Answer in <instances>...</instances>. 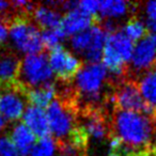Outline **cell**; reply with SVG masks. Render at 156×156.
Here are the masks:
<instances>
[{"instance_id":"2e32d148","label":"cell","mask_w":156,"mask_h":156,"mask_svg":"<svg viewBox=\"0 0 156 156\" xmlns=\"http://www.w3.org/2000/svg\"><path fill=\"white\" fill-rule=\"evenodd\" d=\"M10 138L17 149L20 156H28L37 141L35 135L24 123H18L14 126Z\"/></svg>"},{"instance_id":"9a60e30c","label":"cell","mask_w":156,"mask_h":156,"mask_svg":"<svg viewBox=\"0 0 156 156\" xmlns=\"http://www.w3.org/2000/svg\"><path fill=\"white\" fill-rule=\"evenodd\" d=\"M136 10V3L122 0H105L100 1L98 15L100 20H112L124 16L129 12H135Z\"/></svg>"},{"instance_id":"7402d4cb","label":"cell","mask_w":156,"mask_h":156,"mask_svg":"<svg viewBox=\"0 0 156 156\" xmlns=\"http://www.w3.org/2000/svg\"><path fill=\"white\" fill-rule=\"evenodd\" d=\"M0 156H20L17 149L9 136L0 135Z\"/></svg>"},{"instance_id":"f1b7e54d","label":"cell","mask_w":156,"mask_h":156,"mask_svg":"<svg viewBox=\"0 0 156 156\" xmlns=\"http://www.w3.org/2000/svg\"><path fill=\"white\" fill-rule=\"evenodd\" d=\"M134 156H147V155H145V154H138V155H134Z\"/></svg>"},{"instance_id":"f546056e","label":"cell","mask_w":156,"mask_h":156,"mask_svg":"<svg viewBox=\"0 0 156 156\" xmlns=\"http://www.w3.org/2000/svg\"><path fill=\"white\" fill-rule=\"evenodd\" d=\"M154 156H156V147H155V149H154Z\"/></svg>"},{"instance_id":"ba28073f","label":"cell","mask_w":156,"mask_h":156,"mask_svg":"<svg viewBox=\"0 0 156 156\" xmlns=\"http://www.w3.org/2000/svg\"><path fill=\"white\" fill-rule=\"evenodd\" d=\"M48 62L52 73L56 74L58 80L62 83H71L83 66V63L79 59L61 45L49 50Z\"/></svg>"},{"instance_id":"ffe728a7","label":"cell","mask_w":156,"mask_h":156,"mask_svg":"<svg viewBox=\"0 0 156 156\" xmlns=\"http://www.w3.org/2000/svg\"><path fill=\"white\" fill-rule=\"evenodd\" d=\"M66 37L61 27L59 26L58 28L50 29V30H44L41 31V39L43 43L44 48L48 50H51L56 46L60 45V42L64 40Z\"/></svg>"},{"instance_id":"30bf717a","label":"cell","mask_w":156,"mask_h":156,"mask_svg":"<svg viewBox=\"0 0 156 156\" xmlns=\"http://www.w3.org/2000/svg\"><path fill=\"white\" fill-rule=\"evenodd\" d=\"M94 25H100L98 15H89L76 8L65 14L60 27L65 35H74L91 28Z\"/></svg>"},{"instance_id":"4dcf8cb0","label":"cell","mask_w":156,"mask_h":156,"mask_svg":"<svg viewBox=\"0 0 156 156\" xmlns=\"http://www.w3.org/2000/svg\"><path fill=\"white\" fill-rule=\"evenodd\" d=\"M0 98H1V96H0Z\"/></svg>"},{"instance_id":"44dd1931","label":"cell","mask_w":156,"mask_h":156,"mask_svg":"<svg viewBox=\"0 0 156 156\" xmlns=\"http://www.w3.org/2000/svg\"><path fill=\"white\" fill-rule=\"evenodd\" d=\"M56 150V142L51 137H44L33 145L30 156H51Z\"/></svg>"},{"instance_id":"52a82bcc","label":"cell","mask_w":156,"mask_h":156,"mask_svg":"<svg viewBox=\"0 0 156 156\" xmlns=\"http://www.w3.org/2000/svg\"><path fill=\"white\" fill-rule=\"evenodd\" d=\"M129 62L126 78L135 81L137 76L142 77L147 72L156 69V45L149 34L135 45Z\"/></svg>"},{"instance_id":"8fae6325","label":"cell","mask_w":156,"mask_h":156,"mask_svg":"<svg viewBox=\"0 0 156 156\" xmlns=\"http://www.w3.org/2000/svg\"><path fill=\"white\" fill-rule=\"evenodd\" d=\"M25 93L20 90L5 91L0 98V112L7 121H16L23 117L25 110Z\"/></svg>"},{"instance_id":"d4e9b609","label":"cell","mask_w":156,"mask_h":156,"mask_svg":"<svg viewBox=\"0 0 156 156\" xmlns=\"http://www.w3.org/2000/svg\"><path fill=\"white\" fill-rule=\"evenodd\" d=\"M145 13L147 18L156 20V1H150L145 3Z\"/></svg>"},{"instance_id":"cb8c5ba5","label":"cell","mask_w":156,"mask_h":156,"mask_svg":"<svg viewBox=\"0 0 156 156\" xmlns=\"http://www.w3.org/2000/svg\"><path fill=\"white\" fill-rule=\"evenodd\" d=\"M8 35H9V29H8V25L5 24V20H2L1 18H0V47L5 44Z\"/></svg>"},{"instance_id":"4fadbf2b","label":"cell","mask_w":156,"mask_h":156,"mask_svg":"<svg viewBox=\"0 0 156 156\" xmlns=\"http://www.w3.org/2000/svg\"><path fill=\"white\" fill-rule=\"evenodd\" d=\"M33 23L40 30H50L58 28L62 22V15L54 8L37 5L31 14Z\"/></svg>"},{"instance_id":"6da1fadb","label":"cell","mask_w":156,"mask_h":156,"mask_svg":"<svg viewBox=\"0 0 156 156\" xmlns=\"http://www.w3.org/2000/svg\"><path fill=\"white\" fill-rule=\"evenodd\" d=\"M111 134L123 142V156L143 151H154L156 147V117L124 110H113L110 120Z\"/></svg>"},{"instance_id":"4316f807","label":"cell","mask_w":156,"mask_h":156,"mask_svg":"<svg viewBox=\"0 0 156 156\" xmlns=\"http://www.w3.org/2000/svg\"><path fill=\"white\" fill-rule=\"evenodd\" d=\"M7 124H8V121L2 117V115H0V132L5 129V127L7 126Z\"/></svg>"},{"instance_id":"e0dca14e","label":"cell","mask_w":156,"mask_h":156,"mask_svg":"<svg viewBox=\"0 0 156 156\" xmlns=\"http://www.w3.org/2000/svg\"><path fill=\"white\" fill-rule=\"evenodd\" d=\"M26 101L30 104V106L42 108L47 107L56 98V87L54 83H49L43 85L41 87L29 89L25 93Z\"/></svg>"},{"instance_id":"3957f363","label":"cell","mask_w":156,"mask_h":156,"mask_svg":"<svg viewBox=\"0 0 156 156\" xmlns=\"http://www.w3.org/2000/svg\"><path fill=\"white\" fill-rule=\"evenodd\" d=\"M111 103L113 110H124L156 117V107L149 105L141 96L138 81L122 78L113 81Z\"/></svg>"},{"instance_id":"9c48e42d","label":"cell","mask_w":156,"mask_h":156,"mask_svg":"<svg viewBox=\"0 0 156 156\" xmlns=\"http://www.w3.org/2000/svg\"><path fill=\"white\" fill-rule=\"evenodd\" d=\"M20 60L15 51L0 47V89L11 90L17 83Z\"/></svg>"},{"instance_id":"ac0fdd59","label":"cell","mask_w":156,"mask_h":156,"mask_svg":"<svg viewBox=\"0 0 156 156\" xmlns=\"http://www.w3.org/2000/svg\"><path fill=\"white\" fill-rule=\"evenodd\" d=\"M138 88L143 100L149 105L156 107V69L147 72L141 77Z\"/></svg>"},{"instance_id":"484cf974","label":"cell","mask_w":156,"mask_h":156,"mask_svg":"<svg viewBox=\"0 0 156 156\" xmlns=\"http://www.w3.org/2000/svg\"><path fill=\"white\" fill-rule=\"evenodd\" d=\"M144 26L147 31V34H155L156 33V20H155L147 18Z\"/></svg>"},{"instance_id":"603a6c76","label":"cell","mask_w":156,"mask_h":156,"mask_svg":"<svg viewBox=\"0 0 156 156\" xmlns=\"http://www.w3.org/2000/svg\"><path fill=\"white\" fill-rule=\"evenodd\" d=\"M100 1L96 0H83L77 2V9L89 15H98Z\"/></svg>"},{"instance_id":"5bb4252c","label":"cell","mask_w":156,"mask_h":156,"mask_svg":"<svg viewBox=\"0 0 156 156\" xmlns=\"http://www.w3.org/2000/svg\"><path fill=\"white\" fill-rule=\"evenodd\" d=\"M105 46L112 49L117 55H119L126 63H129L134 51V42L130 41L122 30H117L115 32L108 33L105 42Z\"/></svg>"},{"instance_id":"7c38bea8","label":"cell","mask_w":156,"mask_h":156,"mask_svg":"<svg viewBox=\"0 0 156 156\" xmlns=\"http://www.w3.org/2000/svg\"><path fill=\"white\" fill-rule=\"evenodd\" d=\"M24 124L35 135V136L44 138L49 136V125L46 112L42 108L29 106L23 115Z\"/></svg>"},{"instance_id":"83f0119b","label":"cell","mask_w":156,"mask_h":156,"mask_svg":"<svg viewBox=\"0 0 156 156\" xmlns=\"http://www.w3.org/2000/svg\"><path fill=\"white\" fill-rule=\"evenodd\" d=\"M109 156H123V155L121 153H111Z\"/></svg>"},{"instance_id":"d6986e66","label":"cell","mask_w":156,"mask_h":156,"mask_svg":"<svg viewBox=\"0 0 156 156\" xmlns=\"http://www.w3.org/2000/svg\"><path fill=\"white\" fill-rule=\"evenodd\" d=\"M124 32V34L130 40V41H139L142 40L147 35V31L145 29V26L137 16H133L127 20L126 25L121 29Z\"/></svg>"},{"instance_id":"5b68a950","label":"cell","mask_w":156,"mask_h":156,"mask_svg":"<svg viewBox=\"0 0 156 156\" xmlns=\"http://www.w3.org/2000/svg\"><path fill=\"white\" fill-rule=\"evenodd\" d=\"M47 115L49 130L54 135L55 141H62L69 137L78 125L77 108L73 104L61 102L55 98L47 106L45 111Z\"/></svg>"},{"instance_id":"277c9868","label":"cell","mask_w":156,"mask_h":156,"mask_svg":"<svg viewBox=\"0 0 156 156\" xmlns=\"http://www.w3.org/2000/svg\"><path fill=\"white\" fill-rule=\"evenodd\" d=\"M52 73L46 54L27 55L20 61L17 81L25 91L49 83L52 79Z\"/></svg>"},{"instance_id":"7a4b0ae2","label":"cell","mask_w":156,"mask_h":156,"mask_svg":"<svg viewBox=\"0 0 156 156\" xmlns=\"http://www.w3.org/2000/svg\"><path fill=\"white\" fill-rule=\"evenodd\" d=\"M10 39L20 51L27 55H39L44 50L41 30L35 26L31 15L17 13L8 25Z\"/></svg>"},{"instance_id":"8992f818","label":"cell","mask_w":156,"mask_h":156,"mask_svg":"<svg viewBox=\"0 0 156 156\" xmlns=\"http://www.w3.org/2000/svg\"><path fill=\"white\" fill-rule=\"evenodd\" d=\"M107 33L100 25L74 34L71 37V46L74 51L81 55L88 63H100L103 57Z\"/></svg>"}]
</instances>
